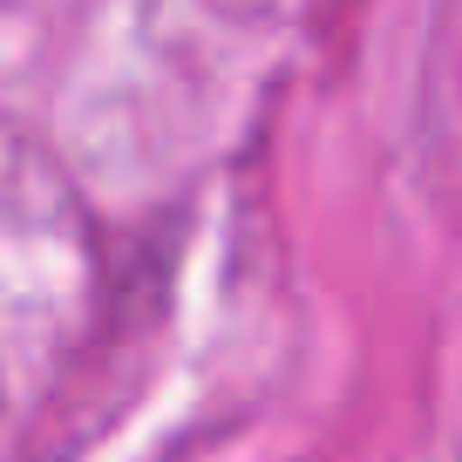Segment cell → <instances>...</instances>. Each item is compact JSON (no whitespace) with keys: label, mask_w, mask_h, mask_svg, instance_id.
Here are the masks:
<instances>
[]
</instances>
